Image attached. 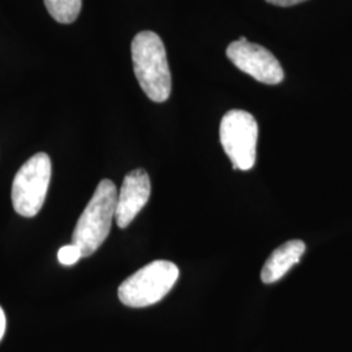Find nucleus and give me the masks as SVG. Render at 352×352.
<instances>
[{"label":"nucleus","instance_id":"f257e3e1","mask_svg":"<svg viewBox=\"0 0 352 352\" xmlns=\"http://www.w3.org/2000/svg\"><path fill=\"white\" fill-rule=\"evenodd\" d=\"M132 62L148 98L157 103L167 101L171 94V72L161 37L151 30L139 33L132 41Z\"/></svg>","mask_w":352,"mask_h":352},{"label":"nucleus","instance_id":"f03ea898","mask_svg":"<svg viewBox=\"0 0 352 352\" xmlns=\"http://www.w3.org/2000/svg\"><path fill=\"white\" fill-rule=\"evenodd\" d=\"M118 202V190L111 180L100 182L85 210L80 215L72 235V243L82 257H89L107 239L113 225Z\"/></svg>","mask_w":352,"mask_h":352},{"label":"nucleus","instance_id":"7ed1b4c3","mask_svg":"<svg viewBox=\"0 0 352 352\" xmlns=\"http://www.w3.org/2000/svg\"><path fill=\"white\" fill-rule=\"evenodd\" d=\"M179 274V267L174 263L153 261L119 286V300L131 308H144L161 302L175 286Z\"/></svg>","mask_w":352,"mask_h":352},{"label":"nucleus","instance_id":"20e7f679","mask_svg":"<svg viewBox=\"0 0 352 352\" xmlns=\"http://www.w3.org/2000/svg\"><path fill=\"white\" fill-rule=\"evenodd\" d=\"M50 157L37 153L29 158L13 179L12 204L16 213L32 218L42 209L50 186Z\"/></svg>","mask_w":352,"mask_h":352},{"label":"nucleus","instance_id":"39448f33","mask_svg":"<svg viewBox=\"0 0 352 352\" xmlns=\"http://www.w3.org/2000/svg\"><path fill=\"white\" fill-rule=\"evenodd\" d=\"M257 138L258 124L252 113L231 110L222 118L219 139L235 170L248 171L254 166Z\"/></svg>","mask_w":352,"mask_h":352},{"label":"nucleus","instance_id":"423d86ee","mask_svg":"<svg viewBox=\"0 0 352 352\" xmlns=\"http://www.w3.org/2000/svg\"><path fill=\"white\" fill-rule=\"evenodd\" d=\"M226 54L235 67L258 82L277 85L285 78L283 68L277 58L263 46L248 42L245 37L230 43Z\"/></svg>","mask_w":352,"mask_h":352},{"label":"nucleus","instance_id":"0eeeda50","mask_svg":"<svg viewBox=\"0 0 352 352\" xmlns=\"http://www.w3.org/2000/svg\"><path fill=\"white\" fill-rule=\"evenodd\" d=\"M151 177L142 168L126 174L118 193L115 221L120 228H126L138 217L151 197Z\"/></svg>","mask_w":352,"mask_h":352},{"label":"nucleus","instance_id":"6e6552de","mask_svg":"<svg viewBox=\"0 0 352 352\" xmlns=\"http://www.w3.org/2000/svg\"><path fill=\"white\" fill-rule=\"evenodd\" d=\"M305 248L302 240H289L279 245L266 260L261 270V280L270 285L285 277L289 269L300 261Z\"/></svg>","mask_w":352,"mask_h":352},{"label":"nucleus","instance_id":"1a4fd4ad","mask_svg":"<svg viewBox=\"0 0 352 352\" xmlns=\"http://www.w3.org/2000/svg\"><path fill=\"white\" fill-rule=\"evenodd\" d=\"M51 17L60 24L75 23L81 12L82 0H43Z\"/></svg>","mask_w":352,"mask_h":352},{"label":"nucleus","instance_id":"9d476101","mask_svg":"<svg viewBox=\"0 0 352 352\" xmlns=\"http://www.w3.org/2000/svg\"><path fill=\"white\" fill-rule=\"evenodd\" d=\"M81 257H82V253L80 251V248L75 245L74 243L69 244V245H64L58 252L59 263L65 265V266L75 265Z\"/></svg>","mask_w":352,"mask_h":352},{"label":"nucleus","instance_id":"9b49d317","mask_svg":"<svg viewBox=\"0 0 352 352\" xmlns=\"http://www.w3.org/2000/svg\"><path fill=\"white\" fill-rule=\"evenodd\" d=\"M266 1L273 6H278V7H291V6L299 4V3L307 1V0H266Z\"/></svg>","mask_w":352,"mask_h":352},{"label":"nucleus","instance_id":"f8f14e48","mask_svg":"<svg viewBox=\"0 0 352 352\" xmlns=\"http://www.w3.org/2000/svg\"><path fill=\"white\" fill-rule=\"evenodd\" d=\"M6 327H7V318H6V314H4L3 308L0 307V342H1L3 337H4Z\"/></svg>","mask_w":352,"mask_h":352}]
</instances>
